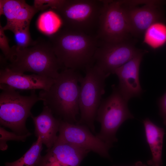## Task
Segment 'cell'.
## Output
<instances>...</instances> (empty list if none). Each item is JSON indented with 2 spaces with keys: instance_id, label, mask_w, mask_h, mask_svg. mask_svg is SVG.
Wrapping results in <instances>:
<instances>
[{
  "instance_id": "obj_1",
  "label": "cell",
  "mask_w": 166,
  "mask_h": 166,
  "mask_svg": "<svg viewBox=\"0 0 166 166\" xmlns=\"http://www.w3.org/2000/svg\"><path fill=\"white\" fill-rule=\"evenodd\" d=\"M54 53L64 68L78 70L94 65L100 42L96 35L65 27L49 37Z\"/></svg>"
},
{
  "instance_id": "obj_2",
  "label": "cell",
  "mask_w": 166,
  "mask_h": 166,
  "mask_svg": "<svg viewBox=\"0 0 166 166\" xmlns=\"http://www.w3.org/2000/svg\"><path fill=\"white\" fill-rule=\"evenodd\" d=\"M81 76L78 70H61L49 89L39 93L44 106L61 120L73 124L77 121L79 112L78 83Z\"/></svg>"
},
{
  "instance_id": "obj_3",
  "label": "cell",
  "mask_w": 166,
  "mask_h": 166,
  "mask_svg": "<svg viewBox=\"0 0 166 166\" xmlns=\"http://www.w3.org/2000/svg\"><path fill=\"white\" fill-rule=\"evenodd\" d=\"M11 48L7 68L14 72H30L41 76L56 79L59 70L65 69L57 57L49 41H36L32 46L21 48Z\"/></svg>"
},
{
  "instance_id": "obj_4",
  "label": "cell",
  "mask_w": 166,
  "mask_h": 166,
  "mask_svg": "<svg viewBox=\"0 0 166 166\" xmlns=\"http://www.w3.org/2000/svg\"><path fill=\"white\" fill-rule=\"evenodd\" d=\"M42 99L35 90L29 96L21 95L16 90L4 88L0 94V124L19 135L29 132L26 125L27 118L32 115L31 109Z\"/></svg>"
},
{
  "instance_id": "obj_5",
  "label": "cell",
  "mask_w": 166,
  "mask_h": 166,
  "mask_svg": "<svg viewBox=\"0 0 166 166\" xmlns=\"http://www.w3.org/2000/svg\"><path fill=\"white\" fill-rule=\"evenodd\" d=\"M85 75L79 79V101L80 118L77 123L86 125L94 131V121L97 110L105 93V80L109 76L94 65L87 67Z\"/></svg>"
},
{
  "instance_id": "obj_6",
  "label": "cell",
  "mask_w": 166,
  "mask_h": 166,
  "mask_svg": "<svg viewBox=\"0 0 166 166\" xmlns=\"http://www.w3.org/2000/svg\"><path fill=\"white\" fill-rule=\"evenodd\" d=\"M112 88L111 94L102 99L95 119L101 125L100 132L96 136L112 147L113 144L117 141L116 135L119 127L126 120L134 117L128 109V101L117 86L113 85Z\"/></svg>"
},
{
  "instance_id": "obj_7",
  "label": "cell",
  "mask_w": 166,
  "mask_h": 166,
  "mask_svg": "<svg viewBox=\"0 0 166 166\" xmlns=\"http://www.w3.org/2000/svg\"><path fill=\"white\" fill-rule=\"evenodd\" d=\"M103 6V0H64L55 11L65 27L95 35L92 32L95 29L97 32Z\"/></svg>"
},
{
  "instance_id": "obj_8",
  "label": "cell",
  "mask_w": 166,
  "mask_h": 166,
  "mask_svg": "<svg viewBox=\"0 0 166 166\" xmlns=\"http://www.w3.org/2000/svg\"><path fill=\"white\" fill-rule=\"evenodd\" d=\"M103 1L97 38L100 41L106 42L128 40L131 34L124 0Z\"/></svg>"
},
{
  "instance_id": "obj_9",
  "label": "cell",
  "mask_w": 166,
  "mask_h": 166,
  "mask_svg": "<svg viewBox=\"0 0 166 166\" xmlns=\"http://www.w3.org/2000/svg\"><path fill=\"white\" fill-rule=\"evenodd\" d=\"M142 50L128 40L115 42L100 41L94 55V65L109 76Z\"/></svg>"
},
{
  "instance_id": "obj_10",
  "label": "cell",
  "mask_w": 166,
  "mask_h": 166,
  "mask_svg": "<svg viewBox=\"0 0 166 166\" xmlns=\"http://www.w3.org/2000/svg\"><path fill=\"white\" fill-rule=\"evenodd\" d=\"M124 1L125 10L131 34L140 36L153 23L163 21L161 6L164 2L160 1Z\"/></svg>"
},
{
  "instance_id": "obj_11",
  "label": "cell",
  "mask_w": 166,
  "mask_h": 166,
  "mask_svg": "<svg viewBox=\"0 0 166 166\" xmlns=\"http://www.w3.org/2000/svg\"><path fill=\"white\" fill-rule=\"evenodd\" d=\"M58 132V140L109 158V150L112 147L93 135L86 125L61 120Z\"/></svg>"
},
{
  "instance_id": "obj_12",
  "label": "cell",
  "mask_w": 166,
  "mask_h": 166,
  "mask_svg": "<svg viewBox=\"0 0 166 166\" xmlns=\"http://www.w3.org/2000/svg\"><path fill=\"white\" fill-rule=\"evenodd\" d=\"M146 53L147 51L142 50L115 71L114 74L117 76L119 81L118 89L128 101L132 98L140 97L142 93L139 79V72L143 57Z\"/></svg>"
},
{
  "instance_id": "obj_13",
  "label": "cell",
  "mask_w": 166,
  "mask_h": 166,
  "mask_svg": "<svg viewBox=\"0 0 166 166\" xmlns=\"http://www.w3.org/2000/svg\"><path fill=\"white\" fill-rule=\"evenodd\" d=\"M37 166H79L89 151L57 139Z\"/></svg>"
},
{
  "instance_id": "obj_14",
  "label": "cell",
  "mask_w": 166,
  "mask_h": 166,
  "mask_svg": "<svg viewBox=\"0 0 166 166\" xmlns=\"http://www.w3.org/2000/svg\"><path fill=\"white\" fill-rule=\"evenodd\" d=\"M54 81L55 79L35 74L27 75L14 72L7 68L0 69V85L15 90H46Z\"/></svg>"
},
{
  "instance_id": "obj_15",
  "label": "cell",
  "mask_w": 166,
  "mask_h": 166,
  "mask_svg": "<svg viewBox=\"0 0 166 166\" xmlns=\"http://www.w3.org/2000/svg\"><path fill=\"white\" fill-rule=\"evenodd\" d=\"M38 11L23 0H0V14L6 19L5 30L18 26H30L31 19Z\"/></svg>"
},
{
  "instance_id": "obj_16",
  "label": "cell",
  "mask_w": 166,
  "mask_h": 166,
  "mask_svg": "<svg viewBox=\"0 0 166 166\" xmlns=\"http://www.w3.org/2000/svg\"><path fill=\"white\" fill-rule=\"evenodd\" d=\"M30 117L34 125L35 136L40 138L42 144L47 147V150L49 149L57 139V134L61 120L56 117L51 110L44 106L39 115L35 117L32 115Z\"/></svg>"
},
{
  "instance_id": "obj_17",
  "label": "cell",
  "mask_w": 166,
  "mask_h": 166,
  "mask_svg": "<svg viewBox=\"0 0 166 166\" xmlns=\"http://www.w3.org/2000/svg\"><path fill=\"white\" fill-rule=\"evenodd\" d=\"M147 142L151 150L152 158L147 162L149 166H162V152L164 129L149 118L143 121Z\"/></svg>"
},
{
  "instance_id": "obj_18",
  "label": "cell",
  "mask_w": 166,
  "mask_h": 166,
  "mask_svg": "<svg viewBox=\"0 0 166 166\" xmlns=\"http://www.w3.org/2000/svg\"><path fill=\"white\" fill-rule=\"evenodd\" d=\"M143 43L152 49H157L166 43V25L163 21L150 25L143 34Z\"/></svg>"
},
{
  "instance_id": "obj_19",
  "label": "cell",
  "mask_w": 166,
  "mask_h": 166,
  "mask_svg": "<svg viewBox=\"0 0 166 166\" xmlns=\"http://www.w3.org/2000/svg\"><path fill=\"white\" fill-rule=\"evenodd\" d=\"M62 24L60 16L53 10L47 11L42 14L38 18L37 22L38 29L49 37L59 30Z\"/></svg>"
},
{
  "instance_id": "obj_20",
  "label": "cell",
  "mask_w": 166,
  "mask_h": 166,
  "mask_svg": "<svg viewBox=\"0 0 166 166\" xmlns=\"http://www.w3.org/2000/svg\"><path fill=\"white\" fill-rule=\"evenodd\" d=\"M42 144L40 138H37L21 157L13 162H6L5 166H37L42 156Z\"/></svg>"
},
{
  "instance_id": "obj_21",
  "label": "cell",
  "mask_w": 166,
  "mask_h": 166,
  "mask_svg": "<svg viewBox=\"0 0 166 166\" xmlns=\"http://www.w3.org/2000/svg\"><path fill=\"white\" fill-rule=\"evenodd\" d=\"M29 26H18L12 29L16 45L19 48H25L34 45L36 41L32 40L29 30Z\"/></svg>"
},
{
  "instance_id": "obj_22",
  "label": "cell",
  "mask_w": 166,
  "mask_h": 166,
  "mask_svg": "<svg viewBox=\"0 0 166 166\" xmlns=\"http://www.w3.org/2000/svg\"><path fill=\"white\" fill-rule=\"evenodd\" d=\"M0 149L4 151L8 148L6 143L9 140L24 141L27 138L31 135L32 133L29 132L24 135H18L14 132H12L6 130L5 128L0 127Z\"/></svg>"
},
{
  "instance_id": "obj_23",
  "label": "cell",
  "mask_w": 166,
  "mask_h": 166,
  "mask_svg": "<svg viewBox=\"0 0 166 166\" xmlns=\"http://www.w3.org/2000/svg\"><path fill=\"white\" fill-rule=\"evenodd\" d=\"M64 0H34L33 6L39 11L50 8L56 11L61 5Z\"/></svg>"
},
{
  "instance_id": "obj_24",
  "label": "cell",
  "mask_w": 166,
  "mask_h": 166,
  "mask_svg": "<svg viewBox=\"0 0 166 166\" xmlns=\"http://www.w3.org/2000/svg\"><path fill=\"white\" fill-rule=\"evenodd\" d=\"M5 31L0 23V48L3 56L8 61L11 56V48L10 46L9 39L5 34Z\"/></svg>"
},
{
  "instance_id": "obj_25",
  "label": "cell",
  "mask_w": 166,
  "mask_h": 166,
  "mask_svg": "<svg viewBox=\"0 0 166 166\" xmlns=\"http://www.w3.org/2000/svg\"><path fill=\"white\" fill-rule=\"evenodd\" d=\"M158 104L160 115L163 119L164 124L166 126V92L159 99Z\"/></svg>"
},
{
  "instance_id": "obj_26",
  "label": "cell",
  "mask_w": 166,
  "mask_h": 166,
  "mask_svg": "<svg viewBox=\"0 0 166 166\" xmlns=\"http://www.w3.org/2000/svg\"><path fill=\"white\" fill-rule=\"evenodd\" d=\"M132 166H147L142 162L138 161L136 162Z\"/></svg>"
}]
</instances>
